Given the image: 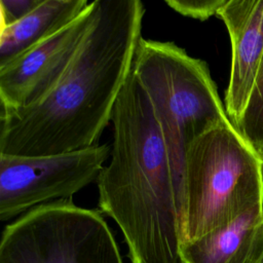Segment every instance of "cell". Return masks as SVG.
Wrapping results in <instances>:
<instances>
[{
	"instance_id": "1",
	"label": "cell",
	"mask_w": 263,
	"mask_h": 263,
	"mask_svg": "<svg viewBox=\"0 0 263 263\" xmlns=\"http://www.w3.org/2000/svg\"><path fill=\"white\" fill-rule=\"evenodd\" d=\"M144 14L140 0H95L91 25L58 82L8 113L0 151L51 156L98 145L130 74Z\"/></svg>"
},
{
	"instance_id": "2",
	"label": "cell",
	"mask_w": 263,
	"mask_h": 263,
	"mask_svg": "<svg viewBox=\"0 0 263 263\" xmlns=\"http://www.w3.org/2000/svg\"><path fill=\"white\" fill-rule=\"evenodd\" d=\"M111 122L110 160L97 179L100 213L119 226L132 263H182L168 154L150 99L133 69Z\"/></svg>"
},
{
	"instance_id": "3",
	"label": "cell",
	"mask_w": 263,
	"mask_h": 263,
	"mask_svg": "<svg viewBox=\"0 0 263 263\" xmlns=\"http://www.w3.org/2000/svg\"><path fill=\"white\" fill-rule=\"evenodd\" d=\"M263 158L230 122L219 123L187 148L179 214L181 245L236 220L261 204Z\"/></svg>"
},
{
	"instance_id": "4",
	"label": "cell",
	"mask_w": 263,
	"mask_h": 263,
	"mask_svg": "<svg viewBox=\"0 0 263 263\" xmlns=\"http://www.w3.org/2000/svg\"><path fill=\"white\" fill-rule=\"evenodd\" d=\"M132 69L150 99L162 135L180 214L188 146L211 127L230 120L206 63L175 43L141 38Z\"/></svg>"
},
{
	"instance_id": "5",
	"label": "cell",
	"mask_w": 263,
	"mask_h": 263,
	"mask_svg": "<svg viewBox=\"0 0 263 263\" xmlns=\"http://www.w3.org/2000/svg\"><path fill=\"white\" fill-rule=\"evenodd\" d=\"M0 263H122L99 211L60 199L38 205L7 225Z\"/></svg>"
},
{
	"instance_id": "6",
	"label": "cell",
	"mask_w": 263,
	"mask_h": 263,
	"mask_svg": "<svg viewBox=\"0 0 263 263\" xmlns=\"http://www.w3.org/2000/svg\"><path fill=\"white\" fill-rule=\"evenodd\" d=\"M110 156V146L51 156L0 151V221L72 195L97 181Z\"/></svg>"
},
{
	"instance_id": "7",
	"label": "cell",
	"mask_w": 263,
	"mask_h": 263,
	"mask_svg": "<svg viewBox=\"0 0 263 263\" xmlns=\"http://www.w3.org/2000/svg\"><path fill=\"white\" fill-rule=\"evenodd\" d=\"M93 17V1L74 20L0 67V102L8 113L39 101L67 69Z\"/></svg>"
},
{
	"instance_id": "8",
	"label": "cell",
	"mask_w": 263,
	"mask_h": 263,
	"mask_svg": "<svg viewBox=\"0 0 263 263\" xmlns=\"http://www.w3.org/2000/svg\"><path fill=\"white\" fill-rule=\"evenodd\" d=\"M217 15L224 22L231 41V69L224 107L236 128L263 55V0H227Z\"/></svg>"
},
{
	"instance_id": "9",
	"label": "cell",
	"mask_w": 263,
	"mask_h": 263,
	"mask_svg": "<svg viewBox=\"0 0 263 263\" xmlns=\"http://www.w3.org/2000/svg\"><path fill=\"white\" fill-rule=\"evenodd\" d=\"M262 205L230 224L180 246L182 263H260L263 256Z\"/></svg>"
},
{
	"instance_id": "10",
	"label": "cell",
	"mask_w": 263,
	"mask_h": 263,
	"mask_svg": "<svg viewBox=\"0 0 263 263\" xmlns=\"http://www.w3.org/2000/svg\"><path fill=\"white\" fill-rule=\"evenodd\" d=\"M87 0H42L25 17L0 32V67L79 15Z\"/></svg>"
},
{
	"instance_id": "11",
	"label": "cell",
	"mask_w": 263,
	"mask_h": 263,
	"mask_svg": "<svg viewBox=\"0 0 263 263\" xmlns=\"http://www.w3.org/2000/svg\"><path fill=\"white\" fill-rule=\"evenodd\" d=\"M236 129L254 151L263 158V55L250 98Z\"/></svg>"
},
{
	"instance_id": "12",
	"label": "cell",
	"mask_w": 263,
	"mask_h": 263,
	"mask_svg": "<svg viewBox=\"0 0 263 263\" xmlns=\"http://www.w3.org/2000/svg\"><path fill=\"white\" fill-rule=\"evenodd\" d=\"M227 0H165L172 9L192 18L205 21L217 14Z\"/></svg>"
},
{
	"instance_id": "13",
	"label": "cell",
	"mask_w": 263,
	"mask_h": 263,
	"mask_svg": "<svg viewBox=\"0 0 263 263\" xmlns=\"http://www.w3.org/2000/svg\"><path fill=\"white\" fill-rule=\"evenodd\" d=\"M42 0H1L7 24L18 21L31 13Z\"/></svg>"
},
{
	"instance_id": "14",
	"label": "cell",
	"mask_w": 263,
	"mask_h": 263,
	"mask_svg": "<svg viewBox=\"0 0 263 263\" xmlns=\"http://www.w3.org/2000/svg\"><path fill=\"white\" fill-rule=\"evenodd\" d=\"M7 116H8V112H7L6 108L4 107V105L0 102V133L6 123Z\"/></svg>"
},
{
	"instance_id": "15",
	"label": "cell",
	"mask_w": 263,
	"mask_h": 263,
	"mask_svg": "<svg viewBox=\"0 0 263 263\" xmlns=\"http://www.w3.org/2000/svg\"><path fill=\"white\" fill-rule=\"evenodd\" d=\"M7 20H6V15H5V11L2 5V2L0 0V32H2L6 26H7Z\"/></svg>"
},
{
	"instance_id": "16",
	"label": "cell",
	"mask_w": 263,
	"mask_h": 263,
	"mask_svg": "<svg viewBox=\"0 0 263 263\" xmlns=\"http://www.w3.org/2000/svg\"><path fill=\"white\" fill-rule=\"evenodd\" d=\"M261 224H262V228H263V220H262V223H261ZM260 263H263V256H262V259H261V262H260Z\"/></svg>"
},
{
	"instance_id": "17",
	"label": "cell",
	"mask_w": 263,
	"mask_h": 263,
	"mask_svg": "<svg viewBox=\"0 0 263 263\" xmlns=\"http://www.w3.org/2000/svg\"><path fill=\"white\" fill-rule=\"evenodd\" d=\"M262 176H263V171H262ZM262 213H263V197H262Z\"/></svg>"
}]
</instances>
